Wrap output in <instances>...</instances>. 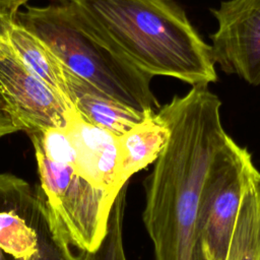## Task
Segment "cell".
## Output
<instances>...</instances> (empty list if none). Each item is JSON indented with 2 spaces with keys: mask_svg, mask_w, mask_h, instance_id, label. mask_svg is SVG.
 I'll return each mask as SVG.
<instances>
[{
  "mask_svg": "<svg viewBox=\"0 0 260 260\" xmlns=\"http://www.w3.org/2000/svg\"><path fill=\"white\" fill-rule=\"evenodd\" d=\"M220 107L208 85H195L157 111L170 135L144 180L142 213L155 260H198L200 192L213 155L228 136Z\"/></svg>",
  "mask_w": 260,
  "mask_h": 260,
  "instance_id": "6da1fadb",
  "label": "cell"
},
{
  "mask_svg": "<svg viewBox=\"0 0 260 260\" xmlns=\"http://www.w3.org/2000/svg\"><path fill=\"white\" fill-rule=\"evenodd\" d=\"M141 71L195 85L217 80L207 45L176 0H56Z\"/></svg>",
  "mask_w": 260,
  "mask_h": 260,
  "instance_id": "7a4b0ae2",
  "label": "cell"
},
{
  "mask_svg": "<svg viewBox=\"0 0 260 260\" xmlns=\"http://www.w3.org/2000/svg\"><path fill=\"white\" fill-rule=\"evenodd\" d=\"M65 128L74 150L59 159L35 152L36 189L64 238L76 246H91L104 238L114 201L128 185L121 175L119 138L76 111Z\"/></svg>",
  "mask_w": 260,
  "mask_h": 260,
  "instance_id": "3957f363",
  "label": "cell"
},
{
  "mask_svg": "<svg viewBox=\"0 0 260 260\" xmlns=\"http://www.w3.org/2000/svg\"><path fill=\"white\" fill-rule=\"evenodd\" d=\"M15 19L40 38L73 74L141 114L160 108L151 76L98 37L68 7L59 3L24 5Z\"/></svg>",
  "mask_w": 260,
  "mask_h": 260,
  "instance_id": "277c9868",
  "label": "cell"
},
{
  "mask_svg": "<svg viewBox=\"0 0 260 260\" xmlns=\"http://www.w3.org/2000/svg\"><path fill=\"white\" fill-rule=\"evenodd\" d=\"M251 153L230 135L205 176L197 218L198 260H224L235 230Z\"/></svg>",
  "mask_w": 260,
  "mask_h": 260,
  "instance_id": "5b68a950",
  "label": "cell"
},
{
  "mask_svg": "<svg viewBox=\"0 0 260 260\" xmlns=\"http://www.w3.org/2000/svg\"><path fill=\"white\" fill-rule=\"evenodd\" d=\"M0 260H78L37 190L7 173L0 174Z\"/></svg>",
  "mask_w": 260,
  "mask_h": 260,
  "instance_id": "8992f818",
  "label": "cell"
},
{
  "mask_svg": "<svg viewBox=\"0 0 260 260\" xmlns=\"http://www.w3.org/2000/svg\"><path fill=\"white\" fill-rule=\"evenodd\" d=\"M14 54L0 35V138L24 131L65 128L73 113Z\"/></svg>",
  "mask_w": 260,
  "mask_h": 260,
  "instance_id": "52a82bcc",
  "label": "cell"
},
{
  "mask_svg": "<svg viewBox=\"0 0 260 260\" xmlns=\"http://www.w3.org/2000/svg\"><path fill=\"white\" fill-rule=\"evenodd\" d=\"M210 11L217 20L210 35L214 64L250 85H260V0H228Z\"/></svg>",
  "mask_w": 260,
  "mask_h": 260,
  "instance_id": "ba28073f",
  "label": "cell"
},
{
  "mask_svg": "<svg viewBox=\"0 0 260 260\" xmlns=\"http://www.w3.org/2000/svg\"><path fill=\"white\" fill-rule=\"evenodd\" d=\"M0 35L21 62L74 110L70 101L65 66L52 50L15 18L0 16Z\"/></svg>",
  "mask_w": 260,
  "mask_h": 260,
  "instance_id": "9c48e42d",
  "label": "cell"
},
{
  "mask_svg": "<svg viewBox=\"0 0 260 260\" xmlns=\"http://www.w3.org/2000/svg\"><path fill=\"white\" fill-rule=\"evenodd\" d=\"M65 74L74 110L86 122L94 126L120 136L148 115L138 113L115 101L70 72L66 67Z\"/></svg>",
  "mask_w": 260,
  "mask_h": 260,
  "instance_id": "30bf717a",
  "label": "cell"
},
{
  "mask_svg": "<svg viewBox=\"0 0 260 260\" xmlns=\"http://www.w3.org/2000/svg\"><path fill=\"white\" fill-rule=\"evenodd\" d=\"M169 135L168 126L156 112L146 115L139 123L118 136L124 183H128L134 174L157 159Z\"/></svg>",
  "mask_w": 260,
  "mask_h": 260,
  "instance_id": "8fae6325",
  "label": "cell"
},
{
  "mask_svg": "<svg viewBox=\"0 0 260 260\" xmlns=\"http://www.w3.org/2000/svg\"><path fill=\"white\" fill-rule=\"evenodd\" d=\"M224 260H260V172L250 167Z\"/></svg>",
  "mask_w": 260,
  "mask_h": 260,
  "instance_id": "7c38bea8",
  "label": "cell"
},
{
  "mask_svg": "<svg viewBox=\"0 0 260 260\" xmlns=\"http://www.w3.org/2000/svg\"><path fill=\"white\" fill-rule=\"evenodd\" d=\"M127 186L119 192L114 201L107 233L101 245L93 251L79 252L78 260H128L123 240Z\"/></svg>",
  "mask_w": 260,
  "mask_h": 260,
  "instance_id": "4fadbf2b",
  "label": "cell"
},
{
  "mask_svg": "<svg viewBox=\"0 0 260 260\" xmlns=\"http://www.w3.org/2000/svg\"><path fill=\"white\" fill-rule=\"evenodd\" d=\"M30 0H0V16L15 18L17 12Z\"/></svg>",
  "mask_w": 260,
  "mask_h": 260,
  "instance_id": "5bb4252c",
  "label": "cell"
}]
</instances>
